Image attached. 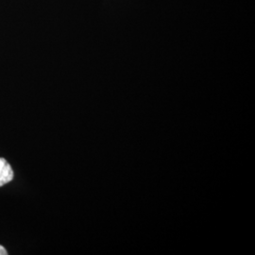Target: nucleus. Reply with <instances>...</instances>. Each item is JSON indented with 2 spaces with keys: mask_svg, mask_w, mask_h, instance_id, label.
<instances>
[{
  "mask_svg": "<svg viewBox=\"0 0 255 255\" xmlns=\"http://www.w3.org/2000/svg\"><path fill=\"white\" fill-rule=\"evenodd\" d=\"M13 176L14 174L8 161H6L3 158H0V186L11 182Z\"/></svg>",
  "mask_w": 255,
  "mask_h": 255,
  "instance_id": "1",
  "label": "nucleus"
},
{
  "mask_svg": "<svg viewBox=\"0 0 255 255\" xmlns=\"http://www.w3.org/2000/svg\"><path fill=\"white\" fill-rule=\"evenodd\" d=\"M7 254H8V253H7V251L5 250V248L0 245V255H6Z\"/></svg>",
  "mask_w": 255,
  "mask_h": 255,
  "instance_id": "2",
  "label": "nucleus"
}]
</instances>
